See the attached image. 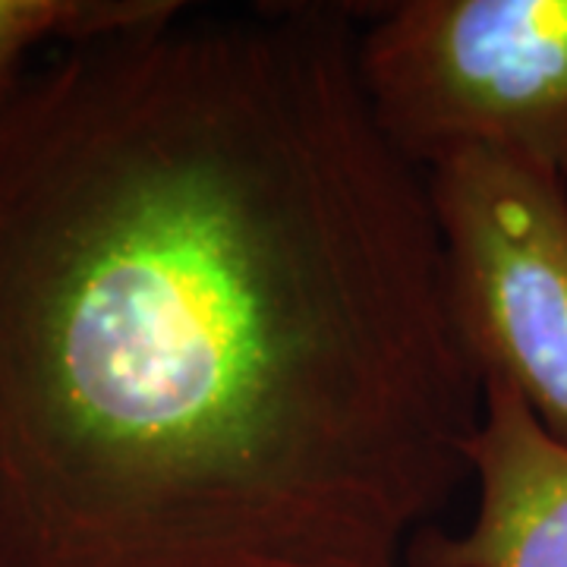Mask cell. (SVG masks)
Segmentation results:
<instances>
[{"instance_id":"obj_3","label":"cell","mask_w":567,"mask_h":567,"mask_svg":"<svg viewBox=\"0 0 567 567\" xmlns=\"http://www.w3.org/2000/svg\"><path fill=\"white\" fill-rule=\"evenodd\" d=\"M425 183L466 360L567 447V181L476 148Z\"/></svg>"},{"instance_id":"obj_2","label":"cell","mask_w":567,"mask_h":567,"mask_svg":"<svg viewBox=\"0 0 567 567\" xmlns=\"http://www.w3.org/2000/svg\"><path fill=\"white\" fill-rule=\"evenodd\" d=\"M357 66L375 123L420 171L480 148L567 181V0L382 3Z\"/></svg>"},{"instance_id":"obj_4","label":"cell","mask_w":567,"mask_h":567,"mask_svg":"<svg viewBox=\"0 0 567 567\" xmlns=\"http://www.w3.org/2000/svg\"><path fill=\"white\" fill-rule=\"evenodd\" d=\"M480 502L461 533L423 529L406 567H567V447L502 385H483L466 447Z\"/></svg>"},{"instance_id":"obj_5","label":"cell","mask_w":567,"mask_h":567,"mask_svg":"<svg viewBox=\"0 0 567 567\" xmlns=\"http://www.w3.org/2000/svg\"><path fill=\"white\" fill-rule=\"evenodd\" d=\"M181 0H0V89L41 51L140 25Z\"/></svg>"},{"instance_id":"obj_1","label":"cell","mask_w":567,"mask_h":567,"mask_svg":"<svg viewBox=\"0 0 567 567\" xmlns=\"http://www.w3.org/2000/svg\"><path fill=\"white\" fill-rule=\"evenodd\" d=\"M0 89V567H406L483 382L344 7L186 13Z\"/></svg>"}]
</instances>
